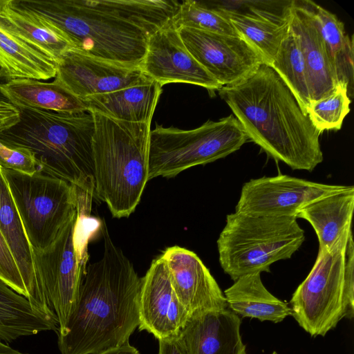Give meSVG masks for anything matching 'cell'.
Masks as SVG:
<instances>
[{
    "instance_id": "6da1fadb",
    "label": "cell",
    "mask_w": 354,
    "mask_h": 354,
    "mask_svg": "<svg viewBox=\"0 0 354 354\" xmlns=\"http://www.w3.org/2000/svg\"><path fill=\"white\" fill-rule=\"evenodd\" d=\"M59 29L73 49L129 68H140L148 41L173 21L180 6L162 0H17Z\"/></svg>"
},
{
    "instance_id": "7a4b0ae2",
    "label": "cell",
    "mask_w": 354,
    "mask_h": 354,
    "mask_svg": "<svg viewBox=\"0 0 354 354\" xmlns=\"http://www.w3.org/2000/svg\"><path fill=\"white\" fill-rule=\"evenodd\" d=\"M102 258L87 265L76 307L58 337L61 354H97L129 344L139 326L142 283L105 223Z\"/></svg>"
},
{
    "instance_id": "3957f363",
    "label": "cell",
    "mask_w": 354,
    "mask_h": 354,
    "mask_svg": "<svg viewBox=\"0 0 354 354\" xmlns=\"http://www.w3.org/2000/svg\"><path fill=\"white\" fill-rule=\"evenodd\" d=\"M218 93L248 139L293 170L312 171L323 161L320 133L277 73L261 64L239 82Z\"/></svg>"
},
{
    "instance_id": "277c9868",
    "label": "cell",
    "mask_w": 354,
    "mask_h": 354,
    "mask_svg": "<svg viewBox=\"0 0 354 354\" xmlns=\"http://www.w3.org/2000/svg\"><path fill=\"white\" fill-rule=\"evenodd\" d=\"M17 109L19 120L0 132V141L8 147L28 149L39 171L62 179L77 193L95 198L92 113Z\"/></svg>"
},
{
    "instance_id": "5b68a950",
    "label": "cell",
    "mask_w": 354,
    "mask_h": 354,
    "mask_svg": "<svg viewBox=\"0 0 354 354\" xmlns=\"http://www.w3.org/2000/svg\"><path fill=\"white\" fill-rule=\"evenodd\" d=\"M95 198L112 216L128 217L139 204L148 179L151 122H129L91 111Z\"/></svg>"
},
{
    "instance_id": "8992f818",
    "label": "cell",
    "mask_w": 354,
    "mask_h": 354,
    "mask_svg": "<svg viewBox=\"0 0 354 354\" xmlns=\"http://www.w3.org/2000/svg\"><path fill=\"white\" fill-rule=\"evenodd\" d=\"M292 316L312 337L325 336L354 315V242L348 228L329 248L319 250L306 278L290 301Z\"/></svg>"
},
{
    "instance_id": "52a82bcc",
    "label": "cell",
    "mask_w": 354,
    "mask_h": 354,
    "mask_svg": "<svg viewBox=\"0 0 354 354\" xmlns=\"http://www.w3.org/2000/svg\"><path fill=\"white\" fill-rule=\"evenodd\" d=\"M304 241L305 232L295 216L235 212L227 215L217 240L219 263L234 281L246 274L270 272L272 263L290 259Z\"/></svg>"
},
{
    "instance_id": "ba28073f",
    "label": "cell",
    "mask_w": 354,
    "mask_h": 354,
    "mask_svg": "<svg viewBox=\"0 0 354 354\" xmlns=\"http://www.w3.org/2000/svg\"><path fill=\"white\" fill-rule=\"evenodd\" d=\"M248 140L232 115L191 130L156 124L149 137L148 179L174 177L190 167L223 158Z\"/></svg>"
},
{
    "instance_id": "9c48e42d",
    "label": "cell",
    "mask_w": 354,
    "mask_h": 354,
    "mask_svg": "<svg viewBox=\"0 0 354 354\" xmlns=\"http://www.w3.org/2000/svg\"><path fill=\"white\" fill-rule=\"evenodd\" d=\"M91 218L90 214L77 210L48 249L33 252L38 277L57 319V336L64 333L77 303L88 259V240L97 228Z\"/></svg>"
},
{
    "instance_id": "30bf717a",
    "label": "cell",
    "mask_w": 354,
    "mask_h": 354,
    "mask_svg": "<svg viewBox=\"0 0 354 354\" xmlns=\"http://www.w3.org/2000/svg\"><path fill=\"white\" fill-rule=\"evenodd\" d=\"M1 171L33 252H44L77 212L75 187L42 171Z\"/></svg>"
},
{
    "instance_id": "8fae6325",
    "label": "cell",
    "mask_w": 354,
    "mask_h": 354,
    "mask_svg": "<svg viewBox=\"0 0 354 354\" xmlns=\"http://www.w3.org/2000/svg\"><path fill=\"white\" fill-rule=\"evenodd\" d=\"M177 29L189 53L222 86L239 82L265 63L241 37L185 27Z\"/></svg>"
},
{
    "instance_id": "7c38bea8",
    "label": "cell",
    "mask_w": 354,
    "mask_h": 354,
    "mask_svg": "<svg viewBox=\"0 0 354 354\" xmlns=\"http://www.w3.org/2000/svg\"><path fill=\"white\" fill-rule=\"evenodd\" d=\"M280 174L243 184L235 212L256 216H295L307 203L344 189Z\"/></svg>"
},
{
    "instance_id": "4fadbf2b",
    "label": "cell",
    "mask_w": 354,
    "mask_h": 354,
    "mask_svg": "<svg viewBox=\"0 0 354 354\" xmlns=\"http://www.w3.org/2000/svg\"><path fill=\"white\" fill-rule=\"evenodd\" d=\"M140 68L162 86L194 84L206 88L210 95L222 87L189 53L173 21L150 37Z\"/></svg>"
},
{
    "instance_id": "5bb4252c",
    "label": "cell",
    "mask_w": 354,
    "mask_h": 354,
    "mask_svg": "<svg viewBox=\"0 0 354 354\" xmlns=\"http://www.w3.org/2000/svg\"><path fill=\"white\" fill-rule=\"evenodd\" d=\"M291 3L292 1H241L243 9L203 2L225 17L237 33L260 53L268 65L290 30Z\"/></svg>"
},
{
    "instance_id": "9a60e30c",
    "label": "cell",
    "mask_w": 354,
    "mask_h": 354,
    "mask_svg": "<svg viewBox=\"0 0 354 354\" xmlns=\"http://www.w3.org/2000/svg\"><path fill=\"white\" fill-rule=\"evenodd\" d=\"M189 318L160 256L151 262L142 277L138 328L147 330L158 340L177 338Z\"/></svg>"
},
{
    "instance_id": "2e32d148",
    "label": "cell",
    "mask_w": 354,
    "mask_h": 354,
    "mask_svg": "<svg viewBox=\"0 0 354 354\" xmlns=\"http://www.w3.org/2000/svg\"><path fill=\"white\" fill-rule=\"evenodd\" d=\"M147 77L140 68L117 65L72 48L57 62L54 80L83 101L136 85Z\"/></svg>"
},
{
    "instance_id": "e0dca14e",
    "label": "cell",
    "mask_w": 354,
    "mask_h": 354,
    "mask_svg": "<svg viewBox=\"0 0 354 354\" xmlns=\"http://www.w3.org/2000/svg\"><path fill=\"white\" fill-rule=\"evenodd\" d=\"M160 256L171 286L189 317L228 308L216 281L196 254L175 245L167 248Z\"/></svg>"
},
{
    "instance_id": "ac0fdd59",
    "label": "cell",
    "mask_w": 354,
    "mask_h": 354,
    "mask_svg": "<svg viewBox=\"0 0 354 354\" xmlns=\"http://www.w3.org/2000/svg\"><path fill=\"white\" fill-rule=\"evenodd\" d=\"M290 28L305 64L310 102L330 95L337 86L326 45L308 0H292Z\"/></svg>"
},
{
    "instance_id": "d6986e66",
    "label": "cell",
    "mask_w": 354,
    "mask_h": 354,
    "mask_svg": "<svg viewBox=\"0 0 354 354\" xmlns=\"http://www.w3.org/2000/svg\"><path fill=\"white\" fill-rule=\"evenodd\" d=\"M241 319L229 308L191 316L176 339L183 354H246Z\"/></svg>"
},
{
    "instance_id": "ffe728a7",
    "label": "cell",
    "mask_w": 354,
    "mask_h": 354,
    "mask_svg": "<svg viewBox=\"0 0 354 354\" xmlns=\"http://www.w3.org/2000/svg\"><path fill=\"white\" fill-rule=\"evenodd\" d=\"M0 232L17 265L28 300L40 312L57 321L38 277L32 247L0 167Z\"/></svg>"
},
{
    "instance_id": "44dd1931",
    "label": "cell",
    "mask_w": 354,
    "mask_h": 354,
    "mask_svg": "<svg viewBox=\"0 0 354 354\" xmlns=\"http://www.w3.org/2000/svg\"><path fill=\"white\" fill-rule=\"evenodd\" d=\"M158 82L145 78L136 85L83 100L88 111L129 122H151L162 92Z\"/></svg>"
},
{
    "instance_id": "7402d4cb",
    "label": "cell",
    "mask_w": 354,
    "mask_h": 354,
    "mask_svg": "<svg viewBox=\"0 0 354 354\" xmlns=\"http://www.w3.org/2000/svg\"><path fill=\"white\" fill-rule=\"evenodd\" d=\"M354 209V187L327 194L305 205L296 218L306 220L319 241V250L333 245L348 228L351 227Z\"/></svg>"
},
{
    "instance_id": "603a6c76",
    "label": "cell",
    "mask_w": 354,
    "mask_h": 354,
    "mask_svg": "<svg viewBox=\"0 0 354 354\" xmlns=\"http://www.w3.org/2000/svg\"><path fill=\"white\" fill-rule=\"evenodd\" d=\"M0 93L17 108L64 113L88 111L82 100L55 80H11L0 83Z\"/></svg>"
},
{
    "instance_id": "cb8c5ba5",
    "label": "cell",
    "mask_w": 354,
    "mask_h": 354,
    "mask_svg": "<svg viewBox=\"0 0 354 354\" xmlns=\"http://www.w3.org/2000/svg\"><path fill=\"white\" fill-rule=\"evenodd\" d=\"M0 15L17 35L56 64L73 48L59 29L22 8L17 0H0Z\"/></svg>"
},
{
    "instance_id": "d4e9b609",
    "label": "cell",
    "mask_w": 354,
    "mask_h": 354,
    "mask_svg": "<svg viewBox=\"0 0 354 354\" xmlns=\"http://www.w3.org/2000/svg\"><path fill=\"white\" fill-rule=\"evenodd\" d=\"M223 294L228 308L242 317L279 323L292 315L288 304L274 297L264 286L261 272L239 278Z\"/></svg>"
},
{
    "instance_id": "484cf974",
    "label": "cell",
    "mask_w": 354,
    "mask_h": 354,
    "mask_svg": "<svg viewBox=\"0 0 354 354\" xmlns=\"http://www.w3.org/2000/svg\"><path fill=\"white\" fill-rule=\"evenodd\" d=\"M0 68L5 80L55 77L57 64L17 35L0 15Z\"/></svg>"
},
{
    "instance_id": "4316f807",
    "label": "cell",
    "mask_w": 354,
    "mask_h": 354,
    "mask_svg": "<svg viewBox=\"0 0 354 354\" xmlns=\"http://www.w3.org/2000/svg\"><path fill=\"white\" fill-rule=\"evenodd\" d=\"M47 330L57 333V321L40 312L26 297L0 281V340L11 342Z\"/></svg>"
},
{
    "instance_id": "83f0119b",
    "label": "cell",
    "mask_w": 354,
    "mask_h": 354,
    "mask_svg": "<svg viewBox=\"0 0 354 354\" xmlns=\"http://www.w3.org/2000/svg\"><path fill=\"white\" fill-rule=\"evenodd\" d=\"M309 6L326 45L337 84L348 88L352 96L353 85V37L345 32L344 24L334 14L312 1Z\"/></svg>"
},
{
    "instance_id": "f1b7e54d",
    "label": "cell",
    "mask_w": 354,
    "mask_h": 354,
    "mask_svg": "<svg viewBox=\"0 0 354 354\" xmlns=\"http://www.w3.org/2000/svg\"><path fill=\"white\" fill-rule=\"evenodd\" d=\"M270 66L289 87L306 112L310 103L306 71L297 39L290 27Z\"/></svg>"
},
{
    "instance_id": "f546056e",
    "label": "cell",
    "mask_w": 354,
    "mask_h": 354,
    "mask_svg": "<svg viewBox=\"0 0 354 354\" xmlns=\"http://www.w3.org/2000/svg\"><path fill=\"white\" fill-rule=\"evenodd\" d=\"M173 22L177 28L185 27L241 37L225 17L202 1L187 0L180 3Z\"/></svg>"
},
{
    "instance_id": "4dcf8cb0",
    "label": "cell",
    "mask_w": 354,
    "mask_h": 354,
    "mask_svg": "<svg viewBox=\"0 0 354 354\" xmlns=\"http://www.w3.org/2000/svg\"><path fill=\"white\" fill-rule=\"evenodd\" d=\"M351 102L348 88L338 84L330 95L310 102L306 112L320 133L324 131L339 130L350 112Z\"/></svg>"
},
{
    "instance_id": "1f68e13d",
    "label": "cell",
    "mask_w": 354,
    "mask_h": 354,
    "mask_svg": "<svg viewBox=\"0 0 354 354\" xmlns=\"http://www.w3.org/2000/svg\"><path fill=\"white\" fill-rule=\"evenodd\" d=\"M0 167L32 175L39 171L34 155L22 147H10L0 141Z\"/></svg>"
},
{
    "instance_id": "d6a6232c",
    "label": "cell",
    "mask_w": 354,
    "mask_h": 354,
    "mask_svg": "<svg viewBox=\"0 0 354 354\" xmlns=\"http://www.w3.org/2000/svg\"><path fill=\"white\" fill-rule=\"evenodd\" d=\"M0 281L28 299V292L21 273L1 232Z\"/></svg>"
},
{
    "instance_id": "836d02e7",
    "label": "cell",
    "mask_w": 354,
    "mask_h": 354,
    "mask_svg": "<svg viewBox=\"0 0 354 354\" xmlns=\"http://www.w3.org/2000/svg\"><path fill=\"white\" fill-rule=\"evenodd\" d=\"M19 109L7 100L0 99V132L9 129L18 122Z\"/></svg>"
},
{
    "instance_id": "e575fe53",
    "label": "cell",
    "mask_w": 354,
    "mask_h": 354,
    "mask_svg": "<svg viewBox=\"0 0 354 354\" xmlns=\"http://www.w3.org/2000/svg\"><path fill=\"white\" fill-rule=\"evenodd\" d=\"M158 354H183L176 338L159 339Z\"/></svg>"
},
{
    "instance_id": "d590c367",
    "label": "cell",
    "mask_w": 354,
    "mask_h": 354,
    "mask_svg": "<svg viewBox=\"0 0 354 354\" xmlns=\"http://www.w3.org/2000/svg\"><path fill=\"white\" fill-rule=\"evenodd\" d=\"M97 354H140L138 350L130 345V344H127L123 345L122 346L109 349Z\"/></svg>"
},
{
    "instance_id": "8d00e7d4",
    "label": "cell",
    "mask_w": 354,
    "mask_h": 354,
    "mask_svg": "<svg viewBox=\"0 0 354 354\" xmlns=\"http://www.w3.org/2000/svg\"><path fill=\"white\" fill-rule=\"evenodd\" d=\"M2 79H5L4 74L2 70L0 68V80ZM1 83V82H0Z\"/></svg>"
},
{
    "instance_id": "74e56055",
    "label": "cell",
    "mask_w": 354,
    "mask_h": 354,
    "mask_svg": "<svg viewBox=\"0 0 354 354\" xmlns=\"http://www.w3.org/2000/svg\"><path fill=\"white\" fill-rule=\"evenodd\" d=\"M271 354H278L276 351H273Z\"/></svg>"
}]
</instances>
